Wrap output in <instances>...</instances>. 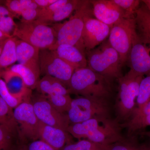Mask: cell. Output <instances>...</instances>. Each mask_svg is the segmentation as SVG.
<instances>
[{
  "label": "cell",
  "mask_w": 150,
  "mask_h": 150,
  "mask_svg": "<svg viewBox=\"0 0 150 150\" xmlns=\"http://www.w3.org/2000/svg\"><path fill=\"white\" fill-rule=\"evenodd\" d=\"M137 33L135 17L122 19L110 30L108 41L118 52L123 66L128 61L133 38Z\"/></svg>",
  "instance_id": "52a82bcc"
},
{
  "label": "cell",
  "mask_w": 150,
  "mask_h": 150,
  "mask_svg": "<svg viewBox=\"0 0 150 150\" xmlns=\"http://www.w3.org/2000/svg\"><path fill=\"white\" fill-rule=\"evenodd\" d=\"M128 129L129 135L150 126V114L139 118H130L121 126Z\"/></svg>",
  "instance_id": "484cf974"
},
{
  "label": "cell",
  "mask_w": 150,
  "mask_h": 150,
  "mask_svg": "<svg viewBox=\"0 0 150 150\" xmlns=\"http://www.w3.org/2000/svg\"><path fill=\"white\" fill-rule=\"evenodd\" d=\"M57 0H34V2L40 8L47 7L56 2Z\"/></svg>",
  "instance_id": "74e56055"
},
{
  "label": "cell",
  "mask_w": 150,
  "mask_h": 150,
  "mask_svg": "<svg viewBox=\"0 0 150 150\" xmlns=\"http://www.w3.org/2000/svg\"><path fill=\"white\" fill-rule=\"evenodd\" d=\"M8 37L4 33H3L1 30H0V40L4 39V38H8Z\"/></svg>",
  "instance_id": "b9f144b4"
},
{
  "label": "cell",
  "mask_w": 150,
  "mask_h": 150,
  "mask_svg": "<svg viewBox=\"0 0 150 150\" xmlns=\"http://www.w3.org/2000/svg\"><path fill=\"white\" fill-rule=\"evenodd\" d=\"M109 109L106 99L81 96L72 99L67 114L71 125L98 116L109 117Z\"/></svg>",
  "instance_id": "8992f818"
},
{
  "label": "cell",
  "mask_w": 150,
  "mask_h": 150,
  "mask_svg": "<svg viewBox=\"0 0 150 150\" xmlns=\"http://www.w3.org/2000/svg\"><path fill=\"white\" fill-rule=\"evenodd\" d=\"M9 69L20 75L28 88L31 90L36 88L38 83L40 80V75L31 69L19 64L13 65Z\"/></svg>",
  "instance_id": "cb8c5ba5"
},
{
  "label": "cell",
  "mask_w": 150,
  "mask_h": 150,
  "mask_svg": "<svg viewBox=\"0 0 150 150\" xmlns=\"http://www.w3.org/2000/svg\"><path fill=\"white\" fill-rule=\"evenodd\" d=\"M83 1L81 0H69L66 4L42 22L49 25L51 23L59 22L70 17L73 12L81 5Z\"/></svg>",
  "instance_id": "603a6c76"
},
{
  "label": "cell",
  "mask_w": 150,
  "mask_h": 150,
  "mask_svg": "<svg viewBox=\"0 0 150 150\" xmlns=\"http://www.w3.org/2000/svg\"><path fill=\"white\" fill-rule=\"evenodd\" d=\"M68 1L69 0H57L56 2L47 7L40 8L37 19L41 21H43L46 19L51 16L59 9L64 6Z\"/></svg>",
  "instance_id": "1f68e13d"
},
{
  "label": "cell",
  "mask_w": 150,
  "mask_h": 150,
  "mask_svg": "<svg viewBox=\"0 0 150 150\" xmlns=\"http://www.w3.org/2000/svg\"><path fill=\"white\" fill-rule=\"evenodd\" d=\"M31 103L39 121L48 126L67 131L70 125L67 113L57 110L44 96L40 93L32 95Z\"/></svg>",
  "instance_id": "7c38bea8"
},
{
  "label": "cell",
  "mask_w": 150,
  "mask_h": 150,
  "mask_svg": "<svg viewBox=\"0 0 150 150\" xmlns=\"http://www.w3.org/2000/svg\"><path fill=\"white\" fill-rule=\"evenodd\" d=\"M93 15L86 16L82 40L86 53L101 44L110 34L111 27L96 18Z\"/></svg>",
  "instance_id": "4fadbf2b"
},
{
  "label": "cell",
  "mask_w": 150,
  "mask_h": 150,
  "mask_svg": "<svg viewBox=\"0 0 150 150\" xmlns=\"http://www.w3.org/2000/svg\"><path fill=\"white\" fill-rule=\"evenodd\" d=\"M107 150H141V146L125 142L124 140L110 145Z\"/></svg>",
  "instance_id": "e575fe53"
},
{
  "label": "cell",
  "mask_w": 150,
  "mask_h": 150,
  "mask_svg": "<svg viewBox=\"0 0 150 150\" xmlns=\"http://www.w3.org/2000/svg\"><path fill=\"white\" fill-rule=\"evenodd\" d=\"M39 139L56 150H62L65 146L71 144V137L66 130L46 125L40 121Z\"/></svg>",
  "instance_id": "2e32d148"
},
{
  "label": "cell",
  "mask_w": 150,
  "mask_h": 150,
  "mask_svg": "<svg viewBox=\"0 0 150 150\" xmlns=\"http://www.w3.org/2000/svg\"><path fill=\"white\" fill-rule=\"evenodd\" d=\"M150 48L142 43L137 33L128 58L131 68L129 71L137 76L150 74Z\"/></svg>",
  "instance_id": "5bb4252c"
},
{
  "label": "cell",
  "mask_w": 150,
  "mask_h": 150,
  "mask_svg": "<svg viewBox=\"0 0 150 150\" xmlns=\"http://www.w3.org/2000/svg\"><path fill=\"white\" fill-rule=\"evenodd\" d=\"M2 50V47H1L0 46V55H1V53Z\"/></svg>",
  "instance_id": "f6af8a7d"
},
{
  "label": "cell",
  "mask_w": 150,
  "mask_h": 150,
  "mask_svg": "<svg viewBox=\"0 0 150 150\" xmlns=\"http://www.w3.org/2000/svg\"><path fill=\"white\" fill-rule=\"evenodd\" d=\"M0 124H16L13 117V109L0 96Z\"/></svg>",
  "instance_id": "f1b7e54d"
},
{
  "label": "cell",
  "mask_w": 150,
  "mask_h": 150,
  "mask_svg": "<svg viewBox=\"0 0 150 150\" xmlns=\"http://www.w3.org/2000/svg\"><path fill=\"white\" fill-rule=\"evenodd\" d=\"M13 37L27 42L40 50L49 49L56 43V32L53 26L36 20L21 21L16 23Z\"/></svg>",
  "instance_id": "5b68a950"
},
{
  "label": "cell",
  "mask_w": 150,
  "mask_h": 150,
  "mask_svg": "<svg viewBox=\"0 0 150 150\" xmlns=\"http://www.w3.org/2000/svg\"><path fill=\"white\" fill-rule=\"evenodd\" d=\"M143 135H145V136H147V137H149V138H150V131H148V132H144L143 133Z\"/></svg>",
  "instance_id": "ee69618b"
},
{
  "label": "cell",
  "mask_w": 150,
  "mask_h": 150,
  "mask_svg": "<svg viewBox=\"0 0 150 150\" xmlns=\"http://www.w3.org/2000/svg\"><path fill=\"white\" fill-rule=\"evenodd\" d=\"M87 67L108 79L123 76L119 54L108 41L103 42L98 47L86 53Z\"/></svg>",
  "instance_id": "277c9868"
},
{
  "label": "cell",
  "mask_w": 150,
  "mask_h": 150,
  "mask_svg": "<svg viewBox=\"0 0 150 150\" xmlns=\"http://www.w3.org/2000/svg\"><path fill=\"white\" fill-rule=\"evenodd\" d=\"M40 49L27 42L19 39L17 40V62L40 75Z\"/></svg>",
  "instance_id": "ac0fdd59"
},
{
  "label": "cell",
  "mask_w": 150,
  "mask_h": 150,
  "mask_svg": "<svg viewBox=\"0 0 150 150\" xmlns=\"http://www.w3.org/2000/svg\"><path fill=\"white\" fill-rule=\"evenodd\" d=\"M2 1H0V4L1 3Z\"/></svg>",
  "instance_id": "bcb514c9"
},
{
  "label": "cell",
  "mask_w": 150,
  "mask_h": 150,
  "mask_svg": "<svg viewBox=\"0 0 150 150\" xmlns=\"http://www.w3.org/2000/svg\"><path fill=\"white\" fill-rule=\"evenodd\" d=\"M6 16H11L14 17L13 15L11 13V12L5 6L1 5L0 4V19Z\"/></svg>",
  "instance_id": "f35d334b"
},
{
  "label": "cell",
  "mask_w": 150,
  "mask_h": 150,
  "mask_svg": "<svg viewBox=\"0 0 150 150\" xmlns=\"http://www.w3.org/2000/svg\"><path fill=\"white\" fill-rule=\"evenodd\" d=\"M126 14V18L135 17L142 1L139 0H112Z\"/></svg>",
  "instance_id": "83f0119b"
},
{
  "label": "cell",
  "mask_w": 150,
  "mask_h": 150,
  "mask_svg": "<svg viewBox=\"0 0 150 150\" xmlns=\"http://www.w3.org/2000/svg\"><path fill=\"white\" fill-rule=\"evenodd\" d=\"M141 150H150V146H141Z\"/></svg>",
  "instance_id": "7bdbcfd3"
},
{
  "label": "cell",
  "mask_w": 150,
  "mask_h": 150,
  "mask_svg": "<svg viewBox=\"0 0 150 150\" xmlns=\"http://www.w3.org/2000/svg\"><path fill=\"white\" fill-rule=\"evenodd\" d=\"M40 9L34 2V0H33L32 2L22 12L21 21L29 22L36 20L38 18Z\"/></svg>",
  "instance_id": "d6a6232c"
},
{
  "label": "cell",
  "mask_w": 150,
  "mask_h": 150,
  "mask_svg": "<svg viewBox=\"0 0 150 150\" xmlns=\"http://www.w3.org/2000/svg\"><path fill=\"white\" fill-rule=\"evenodd\" d=\"M150 114V101L142 107L135 108L130 118H136L143 117Z\"/></svg>",
  "instance_id": "8d00e7d4"
},
{
  "label": "cell",
  "mask_w": 150,
  "mask_h": 150,
  "mask_svg": "<svg viewBox=\"0 0 150 150\" xmlns=\"http://www.w3.org/2000/svg\"><path fill=\"white\" fill-rule=\"evenodd\" d=\"M142 1L144 4L150 11V0H144Z\"/></svg>",
  "instance_id": "60d3db41"
},
{
  "label": "cell",
  "mask_w": 150,
  "mask_h": 150,
  "mask_svg": "<svg viewBox=\"0 0 150 150\" xmlns=\"http://www.w3.org/2000/svg\"><path fill=\"white\" fill-rule=\"evenodd\" d=\"M67 131L76 139H87L104 146L124 141L120 131V125L109 117L98 116L81 123L71 124Z\"/></svg>",
  "instance_id": "6da1fadb"
},
{
  "label": "cell",
  "mask_w": 150,
  "mask_h": 150,
  "mask_svg": "<svg viewBox=\"0 0 150 150\" xmlns=\"http://www.w3.org/2000/svg\"><path fill=\"white\" fill-rule=\"evenodd\" d=\"M142 4L135 16L137 35L142 43L150 44V11L146 5Z\"/></svg>",
  "instance_id": "ffe728a7"
},
{
  "label": "cell",
  "mask_w": 150,
  "mask_h": 150,
  "mask_svg": "<svg viewBox=\"0 0 150 150\" xmlns=\"http://www.w3.org/2000/svg\"><path fill=\"white\" fill-rule=\"evenodd\" d=\"M0 96L13 109H14L19 105L23 102L12 96L9 92L5 83L1 77V75H0Z\"/></svg>",
  "instance_id": "4dcf8cb0"
},
{
  "label": "cell",
  "mask_w": 150,
  "mask_h": 150,
  "mask_svg": "<svg viewBox=\"0 0 150 150\" xmlns=\"http://www.w3.org/2000/svg\"><path fill=\"white\" fill-rule=\"evenodd\" d=\"M93 15L92 6L89 1H84L69 19L62 23H57L53 26L56 32V43L49 48L53 51L62 44L72 45L86 54L82 40L86 16Z\"/></svg>",
  "instance_id": "7a4b0ae2"
},
{
  "label": "cell",
  "mask_w": 150,
  "mask_h": 150,
  "mask_svg": "<svg viewBox=\"0 0 150 150\" xmlns=\"http://www.w3.org/2000/svg\"><path fill=\"white\" fill-rule=\"evenodd\" d=\"M35 89L57 110L63 113L68 112L73 99L68 89L59 80L45 75L38 82Z\"/></svg>",
  "instance_id": "30bf717a"
},
{
  "label": "cell",
  "mask_w": 150,
  "mask_h": 150,
  "mask_svg": "<svg viewBox=\"0 0 150 150\" xmlns=\"http://www.w3.org/2000/svg\"><path fill=\"white\" fill-rule=\"evenodd\" d=\"M109 146L99 144L88 140L83 139L76 143L67 144L62 150H107Z\"/></svg>",
  "instance_id": "d4e9b609"
},
{
  "label": "cell",
  "mask_w": 150,
  "mask_h": 150,
  "mask_svg": "<svg viewBox=\"0 0 150 150\" xmlns=\"http://www.w3.org/2000/svg\"><path fill=\"white\" fill-rule=\"evenodd\" d=\"M67 89L70 93L106 99L111 92L109 80L88 67L75 70Z\"/></svg>",
  "instance_id": "3957f363"
},
{
  "label": "cell",
  "mask_w": 150,
  "mask_h": 150,
  "mask_svg": "<svg viewBox=\"0 0 150 150\" xmlns=\"http://www.w3.org/2000/svg\"><path fill=\"white\" fill-rule=\"evenodd\" d=\"M18 38L11 37L6 38L4 42L0 55V74L3 69L9 67L17 62L16 41Z\"/></svg>",
  "instance_id": "7402d4cb"
},
{
  "label": "cell",
  "mask_w": 150,
  "mask_h": 150,
  "mask_svg": "<svg viewBox=\"0 0 150 150\" xmlns=\"http://www.w3.org/2000/svg\"><path fill=\"white\" fill-rule=\"evenodd\" d=\"M20 144L17 124H0V150H16Z\"/></svg>",
  "instance_id": "44dd1931"
},
{
  "label": "cell",
  "mask_w": 150,
  "mask_h": 150,
  "mask_svg": "<svg viewBox=\"0 0 150 150\" xmlns=\"http://www.w3.org/2000/svg\"><path fill=\"white\" fill-rule=\"evenodd\" d=\"M1 77L12 96L23 102L31 100L32 90L28 87L20 75L8 68L3 70Z\"/></svg>",
  "instance_id": "e0dca14e"
},
{
  "label": "cell",
  "mask_w": 150,
  "mask_h": 150,
  "mask_svg": "<svg viewBox=\"0 0 150 150\" xmlns=\"http://www.w3.org/2000/svg\"><path fill=\"white\" fill-rule=\"evenodd\" d=\"M33 2V0H7L5 6L14 17L21 16L22 11Z\"/></svg>",
  "instance_id": "f546056e"
},
{
  "label": "cell",
  "mask_w": 150,
  "mask_h": 150,
  "mask_svg": "<svg viewBox=\"0 0 150 150\" xmlns=\"http://www.w3.org/2000/svg\"><path fill=\"white\" fill-rule=\"evenodd\" d=\"M27 150H56L40 139L30 142L27 145Z\"/></svg>",
  "instance_id": "d590c367"
},
{
  "label": "cell",
  "mask_w": 150,
  "mask_h": 150,
  "mask_svg": "<svg viewBox=\"0 0 150 150\" xmlns=\"http://www.w3.org/2000/svg\"><path fill=\"white\" fill-rule=\"evenodd\" d=\"M142 76H137L129 71L124 76L118 79L119 81L117 110L118 116L122 119L130 117L135 106Z\"/></svg>",
  "instance_id": "9c48e42d"
},
{
  "label": "cell",
  "mask_w": 150,
  "mask_h": 150,
  "mask_svg": "<svg viewBox=\"0 0 150 150\" xmlns=\"http://www.w3.org/2000/svg\"><path fill=\"white\" fill-rule=\"evenodd\" d=\"M137 98L138 108L142 107L150 101V74L141 81Z\"/></svg>",
  "instance_id": "4316f807"
},
{
  "label": "cell",
  "mask_w": 150,
  "mask_h": 150,
  "mask_svg": "<svg viewBox=\"0 0 150 150\" xmlns=\"http://www.w3.org/2000/svg\"><path fill=\"white\" fill-rule=\"evenodd\" d=\"M39 64L40 74L59 80L67 88L75 69L59 58L53 51L40 50Z\"/></svg>",
  "instance_id": "8fae6325"
},
{
  "label": "cell",
  "mask_w": 150,
  "mask_h": 150,
  "mask_svg": "<svg viewBox=\"0 0 150 150\" xmlns=\"http://www.w3.org/2000/svg\"><path fill=\"white\" fill-rule=\"evenodd\" d=\"M89 1L96 18L110 27L122 19L126 18L125 12L112 0Z\"/></svg>",
  "instance_id": "9a60e30c"
},
{
  "label": "cell",
  "mask_w": 150,
  "mask_h": 150,
  "mask_svg": "<svg viewBox=\"0 0 150 150\" xmlns=\"http://www.w3.org/2000/svg\"><path fill=\"white\" fill-rule=\"evenodd\" d=\"M58 57L75 70L87 67V60L85 53L72 45L62 44L53 50Z\"/></svg>",
  "instance_id": "d6986e66"
},
{
  "label": "cell",
  "mask_w": 150,
  "mask_h": 150,
  "mask_svg": "<svg viewBox=\"0 0 150 150\" xmlns=\"http://www.w3.org/2000/svg\"><path fill=\"white\" fill-rule=\"evenodd\" d=\"M13 17L6 16L0 19V30L10 38L13 37L16 23L14 21Z\"/></svg>",
  "instance_id": "836d02e7"
},
{
  "label": "cell",
  "mask_w": 150,
  "mask_h": 150,
  "mask_svg": "<svg viewBox=\"0 0 150 150\" xmlns=\"http://www.w3.org/2000/svg\"><path fill=\"white\" fill-rule=\"evenodd\" d=\"M13 117L21 144H26L27 142L39 139L40 121L35 115L31 100L22 103L15 108Z\"/></svg>",
  "instance_id": "ba28073f"
},
{
  "label": "cell",
  "mask_w": 150,
  "mask_h": 150,
  "mask_svg": "<svg viewBox=\"0 0 150 150\" xmlns=\"http://www.w3.org/2000/svg\"><path fill=\"white\" fill-rule=\"evenodd\" d=\"M27 145L25 144H20L16 150H27Z\"/></svg>",
  "instance_id": "ab89813d"
}]
</instances>
